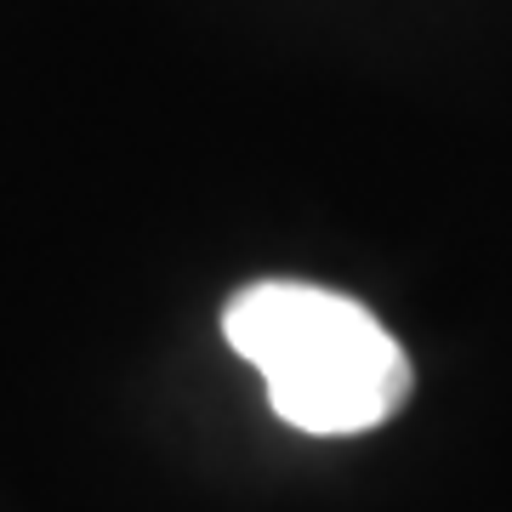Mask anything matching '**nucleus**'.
Listing matches in <instances>:
<instances>
[{
	"mask_svg": "<svg viewBox=\"0 0 512 512\" xmlns=\"http://www.w3.org/2000/svg\"><path fill=\"white\" fill-rule=\"evenodd\" d=\"M222 336L262 370L279 421L313 439H353L399 416L410 399V353L393 330L342 291L262 279L222 308Z\"/></svg>",
	"mask_w": 512,
	"mask_h": 512,
	"instance_id": "nucleus-1",
	"label": "nucleus"
}]
</instances>
